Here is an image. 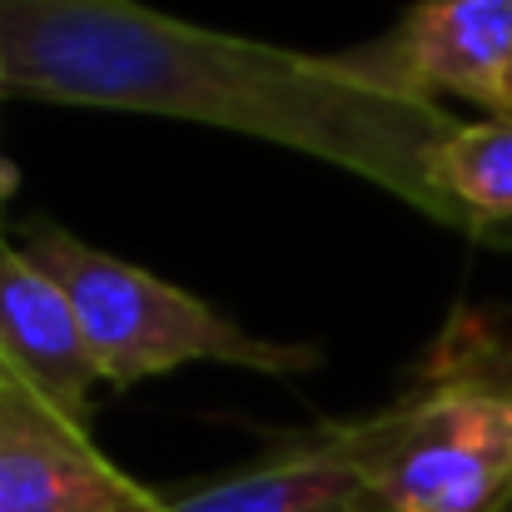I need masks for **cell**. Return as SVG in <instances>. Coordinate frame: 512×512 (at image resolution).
<instances>
[{
  "label": "cell",
  "instance_id": "cell-1",
  "mask_svg": "<svg viewBox=\"0 0 512 512\" xmlns=\"http://www.w3.org/2000/svg\"><path fill=\"white\" fill-rule=\"evenodd\" d=\"M0 90L254 135L329 160L448 224L428 165L458 120L343 55L239 40L140 0H0Z\"/></svg>",
  "mask_w": 512,
  "mask_h": 512
},
{
  "label": "cell",
  "instance_id": "cell-2",
  "mask_svg": "<svg viewBox=\"0 0 512 512\" xmlns=\"http://www.w3.org/2000/svg\"><path fill=\"white\" fill-rule=\"evenodd\" d=\"M348 433L378 512H508L512 334L453 324L408 393Z\"/></svg>",
  "mask_w": 512,
  "mask_h": 512
},
{
  "label": "cell",
  "instance_id": "cell-3",
  "mask_svg": "<svg viewBox=\"0 0 512 512\" xmlns=\"http://www.w3.org/2000/svg\"><path fill=\"white\" fill-rule=\"evenodd\" d=\"M20 249L70 294L85 348L105 383L130 388L140 378H160L184 363H229L249 373H309L319 368L314 343L259 339L214 304L194 299L170 279H155L140 264H125L60 224L35 219Z\"/></svg>",
  "mask_w": 512,
  "mask_h": 512
},
{
  "label": "cell",
  "instance_id": "cell-4",
  "mask_svg": "<svg viewBox=\"0 0 512 512\" xmlns=\"http://www.w3.org/2000/svg\"><path fill=\"white\" fill-rule=\"evenodd\" d=\"M0 512H165V498L120 473L90 428L55 413L35 388L0 383Z\"/></svg>",
  "mask_w": 512,
  "mask_h": 512
},
{
  "label": "cell",
  "instance_id": "cell-5",
  "mask_svg": "<svg viewBox=\"0 0 512 512\" xmlns=\"http://www.w3.org/2000/svg\"><path fill=\"white\" fill-rule=\"evenodd\" d=\"M343 60L393 90L458 95L498 120L512 70V0H418L388 40Z\"/></svg>",
  "mask_w": 512,
  "mask_h": 512
},
{
  "label": "cell",
  "instance_id": "cell-6",
  "mask_svg": "<svg viewBox=\"0 0 512 512\" xmlns=\"http://www.w3.org/2000/svg\"><path fill=\"white\" fill-rule=\"evenodd\" d=\"M0 363L55 413L90 428V388L100 368L85 348L70 294L10 239H0Z\"/></svg>",
  "mask_w": 512,
  "mask_h": 512
},
{
  "label": "cell",
  "instance_id": "cell-7",
  "mask_svg": "<svg viewBox=\"0 0 512 512\" xmlns=\"http://www.w3.org/2000/svg\"><path fill=\"white\" fill-rule=\"evenodd\" d=\"M165 512H378V503L348 423H324L184 498H165Z\"/></svg>",
  "mask_w": 512,
  "mask_h": 512
},
{
  "label": "cell",
  "instance_id": "cell-8",
  "mask_svg": "<svg viewBox=\"0 0 512 512\" xmlns=\"http://www.w3.org/2000/svg\"><path fill=\"white\" fill-rule=\"evenodd\" d=\"M433 194L473 239H512V120H473L433 150Z\"/></svg>",
  "mask_w": 512,
  "mask_h": 512
},
{
  "label": "cell",
  "instance_id": "cell-9",
  "mask_svg": "<svg viewBox=\"0 0 512 512\" xmlns=\"http://www.w3.org/2000/svg\"><path fill=\"white\" fill-rule=\"evenodd\" d=\"M498 120H512V70H508V90H503V115Z\"/></svg>",
  "mask_w": 512,
  "mask_h": 512
},
{
  "label": "cell",
  "instance_id": "cell-10",
  "mask_svg": "<svg viewBox=\"0 0 512 512\" xmlns=\"http://www.w3.org/2000/svg\"><path fill=\"white\" fill-rule=\"evenodd\" d=\"M5 189H10V174L0 170V194H5Z\"/></svg>",
  "mask_w": 512,
  "mask_h": 512
},
{
  "label": "cell",
  "instance_id": "cell-11",
  "mask_svg": "<svg viewBox=\"0 0 512 512\" xmlns=\"http://www.w3.org/2000/svg\"><path fill=\"white\" fill-rule=\"evenodd\" d=\"M0 383H5V363H0Z\"/></svg>",
  "mask_w": 512,
  "mask_h": 512
},
{
  "label": "cell",
  "instance_id": "cell-12",
  "mask_svg": "<svg viewBox=\"0 0 512 512\" xmlns=\"http://www.w3.org/2000/svg\"><path fill=\"white\" fill-rule=\"evenodd\" d=\"M508 512H512V508H508Z\"/></svg>",
  "mask_w": 512,
  "mask_h": 512
}]
</instances>
